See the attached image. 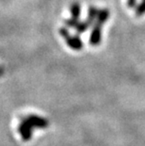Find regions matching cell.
<instances>
[{
	"label": "cell",
	"mask_w": 145,
	"mask_h": 146,
	"mask_svg": "<svg viewBox=\"0 0 145 146\" xmlns=\"http://www.w3.org/2000/svg\"><path fill=\"white\" fill-rule=\"evenodd\" d=\"M46 125H47V122L42 118H39L37 116H29L26 118L23 121V123H21L20 131L22 133L24 139H28L30 137V132H31V128L33 126L45 127Z\"/></svg>",
	"instance_id": "1"
}]
</instances>
